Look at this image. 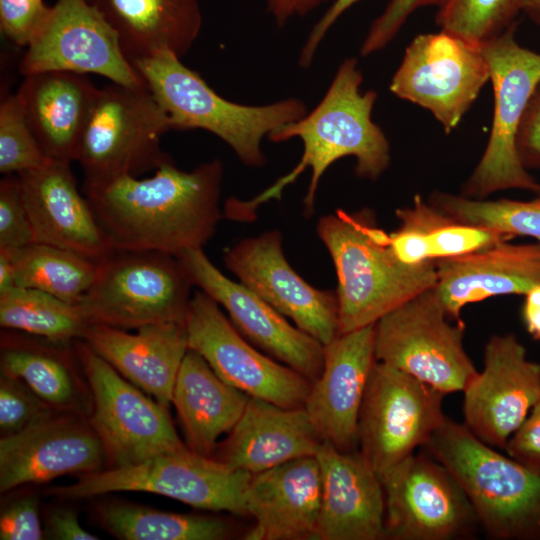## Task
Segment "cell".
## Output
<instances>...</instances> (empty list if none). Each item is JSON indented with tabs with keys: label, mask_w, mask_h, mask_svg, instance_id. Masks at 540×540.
Here are the masks:
<instances>
[{
	"label": "cell",
	"mask_w": 540,
	"mask_h": 540,
	"mask_svg": "<svg viewBox=\"0 0 540 540\" xmlns=\"http://www.w3.org/2000/svg\"><path fill=\"white\" fill-rule=\"evenodd\" d=\"M315 456L321 478L315 540L386 539L383 487L361 454L323 441Z\"/></svg>",
	"instance_id": "23"
},
{
	"label": "cell",
	"mask_w": 540,
	"mask_h": 540,
	"mask_svg": "<svg viewBox=\"0 0 540 540\" xmlns=\"http://www.w3.org/2000/svg\"><path fill=\"white\" fill-rule=\"evenodd\" d=\"M396 216L422 233L433 261L464 256L512 239L489 228L460 222L420 195L414 197L411 206L398 208Z\"/></svg>",
	"instance_id": "35"
},
{
	"label": "cell",
	"mask_w": 540,
	"mask_h": 540,
	"mask_svg": "<svg viewBox=\"0 0 540 540\" xmlns=\"http://www.w3.org/2000/svg\"><path fill=\"white\" fill-rule=\"evenodd\" d=\"M522 12L532 22L540 25V0H522Z\"/></svg>",
	"instance_id": "51"
},
{
	"label": "cell",
	"mask_w": 540,
	"mask_h": 540,
	"mask_svg": "<svg viewBox=\"0 0 540 540\" xmlns=\"http://www.w3.org/2000/svg\"><path fill=\"white\" fill-rule=\"evenodd\" d=\"M463 393L464 424L482 442L505 449L540 400V363L528 359L514 334L493 335L484 349L482 371Z\"/></svg>",
	"instance_id": "18"
},
{
	"label": "cell",
	"mask_w": 540,
	"mask_h": 540,
	"mask_svg": "<svg viewBox=\"0 0 540 540\" xmlns=\"http://www.w3.org/2000/svg\"><path fill=\"white\" fill-rule=\"evenodd\" d=\"M522 0H443L435 16L441 30L481 45L518 24Z\"/></svg>",
	"instance_id": "37"
},
{
	"label": "cell",
	"mask_w": 540,
	"mask_h": 540,
	"mask_svg": "<svg viewBox=\"0 0 540 540\" xmlns=\"http://www.w3.org/2000/svg\"><path fill=\"white\" fill-rule=\"evenodd\" d=\"M521 316L529 335L534 340L540 341V286L534 287L524 295Z\"/></svg>",
	"instance_id": "49"
},
{
	"label": "cell",
	"mask_w": 540,
	"mask_h": 540,
	"mask_svg": "<svg viewBox=\"0 0 540 540\" xmlns=\"http://www.w3.org/2000/svg\"><path fill=\"white\" fill-rule=\"evenodd\" d=\"M35 242L16 174L0 181V247L22 248Z\"/></svg>",
	"instance_id": "40"
},
{
	"label": "cell",
	"mask_w": 540,
	"mask_h": 540,
	"mask_svg": "<svg viewBox=\"0 0 540 540\" xmlns=\"http://www.w3.org/2000/svg\"><path fill=\"white\" fill-rule=\"evenodd\" d=\"M443 0H390L383 12L372 22L360 48L368 56L386 47L416 10L439 6Z\"/></svg>",
	"instance_id": "42"
},
{
	"label": "cell",
	"mask_w": 540,
	"mask_h": 540,
	"mask_svg": "<svg viewBox=\"0 0 540 540\" xmlns=\"http://www.w3.org/2000/svg\"><path fill=\"white\" fill-rule=\"evenodd\" d=\"M32 1H43V0H32Z\"/></svg>",
	"instance_id": "52"
},
{
	"label": "cell",
	"mask_w": 540,
	"mask_h": 540,
	"mask_svg": "<svg viewBox=\"0 0 540 540\" xmlns=\"http://www.w3.org/2000/svg\"><path fill=\"white\" fill-rule=\"evenodd\" d=\"M118 35L132 63L161 51L184 56L202 27L199 0H88Z\"/></svg>",
	"instance_id": "29"
},
{
	"label": "cell",
	"mask_w": 540,
	"mask_h": 540,
	"mask_svg": "<svg viewBox=\"0 0 540 540\" xmlns=\"http://www.w3.org/2000/svg\"><path fill=\"white\" fill-rule=\"evenodd\" d=\"M103 527L123 540H223L233 525L219 517L179 514L128 503H107L98 509Z\"/></svg>",
	"instance_id": "32"
},
{
	"label": "cell",
	"mask_w": 540,
	"mask_h": 540,
	"mask_svg": "<svg viewBox=\"0 0 540 540\" xmlns=\"http://www.w3.org/2000/svg\"><path fill=\"white\" fill-rule=\"evenodd\" d=\"M330 0H266V10L278 27L293 17H303Z\"/></svg>",
	"instance_id": "48"
},
{
	"label": "cell",
	"mask_w": 540,
	"mask_h": 540,
	"mask_svg": "<svg viewBox=\"0 0 540 540\" xmlns=\"http://www.w3.org/2000/svg\"><path fill=\"white\" fill-rule=\"evenodd\" d=\"M379 478L388 539L450 540L469 535L478 523L458 481L428 453H413Z\"/></svg>",
	"instance_id": "16"
},
{
	"label": "cell",
	"mask_w": 540,
	"mask_h": 540,
	"mask_svg": "<svg viewBox=\"0 0 540 540\" xmlns=\"http://www.w3.org/2000/svg\"><path fill=\"white\" fill-rule=\"evenodd\" d=\"M185 324L188 348L200 354L223 381L281 407L304 406L311 382L257 350L200 289L191 297Z\"/></svg>",
	"instance_id": "14"
},
{
	"label": "cell",
	"mask_w": 540,
	"mask_h": 540,
	"mask_svg": "<svg viewBox=\"0 0 540 540\" xmlns=\"http://www.w3.org/2000/svg\"><path fill=\"white\" fill-rule=\"evenodd\" d=\"M192 286L174 255L114 250L99 260L96 279L77 305L90 324L137 329L185 321Z\"/></svg>",
	"instance_id": "7"
},
{
	"label": "cell",
	"mask_w": 540,
	"mask_h": 540,
	"mask_svg": "<svg viewBox=\"0 0 540 540\" xmlns=\"http://www.w3.org/2000/svg\"><path fill=\"white\" fill-rule=\"evenodd\" d=\"M49 159L37 141L17 94L0 102V172L4 175L40 168Z\"/></svg>",
	"instance_id": "38"
},
{
	"label": "cell",
	"mask_w": 540,
	"mask_h": 540,
	"mask_svg": "<svg viewBox=\"0 0 540 540\" xmlns=\"http://www.w3.org/2000/svg\"><path fill=\"white\" fill-rule=\"evenodd\" d=\"M132 64L169 115L173 130H206L229 145L249 167L266 163L261 147L265 136L307 114L298 98L261 106L229 101L168 50Z\"/></svg>",
	"instance_id": "5"
},
{
	"label": "cell",
	"mask_w": 540,
	"mask_h": 540,
	"mask_svg": "<svg viewBox=\"0 0 540 540\" xmlns=\"http://www.w3.org/2000/svg\"><path fill=\"white\" fill-rule=\"evenodd\" d=\"M251 476L186 447L135 465L79 475L77 482L54 487L49 494L80 499L120 491L148 492L197 509L247 516L245 495Z\"/></svg>",
	"instance_id": "9"
},
{
	"label": "cell",
	"mask_w": 540,
	"mask_h": 540,
	"mask_svg": "<svg viewBox=\"0 0 540 540\" xmlns=\"http://www.w3.org/2000/svg\"><path fill=\"white\" fill-rule=\"evenodd\" d=\"M250 396L223 381L197 352L188 349L172 394L187 447L213 456L218 439L242 416Z\"/></svg>",
	"instance_id": "30"
},
{
	"label": "cell",
	"mask_w": 540,
	"mask_h": 540,
	"mask_svg": "<svg viewBox=\"0 0 540 540\" xmlns=\"http://www.w3.org/2000/svg\"><path fill=\"white\" fill-rule=\"evenodd\" d=\"M516 27L479 45L489 69L494 112L486 148L462 186L466 197L485 199L509 189L540 195V182L521 163L516 144L526 106L540 81V53L516 41Z\"/></svg>",
	"instance_id": "8"
},
{
	"label": "cell",
	"mask_w": 540,
	"mask_h": 540,
	"mask_svg": "<svg viewBox=\"0 0 540 540\" xmlns=\"http://www.w3.org/2000/svg\"><path fill=\"white\" fill-rule=\"evenodd\" d=\"M222 180L219 159L191 171L170 159L150 177L123 176L82 191L114 250L178 256L214 235L223 218Z\"/></svg>",
	"instance_id": "1"
},
{
	"label": "cell",
	"mask_w": 540,
	"mask_h": 540,
	"mask_svg": "<svg viewBox=\"0 0 540 540\" xmlns=\"http://www.w3.org/2000/svg\"><path fill=\"white\" fill-rule=\"evenodd\" d=\"M362 82L363 74L357 59H344L318 105L267 136L276 143L301 139L304 149L300 162L253 199L228 198L224 204V218L253 221L260 205L280 199L283 189L307 168L311 169V179L304 198V212L311 216L322 175L330 165L344 157L355 158L354 170L358 177L379 178L390 165V145L371 116L378 94L374 90L362 92Z\"/></svg>",
	"instance_id": "2"
},
{
	"label": "cell",
	"mask_w": 540,
	"mask_h": 540,
	"mask_svg": "<svg viewBox=\"0 0 540 540\" xmlns=\"http://www.w3.org/2000/svg\"><path fill=\"white\" fill-rule=\"evenodd\" d=\"M316 231L337 275L339 334L375 324L437 283L435 261L401 263L388 245V233L368 208L322 216Z\"/></svg>",
	"instance_id": "3"
},
{
	"label": "cell",
	"mask_w": 540,
	"mask_h": 540,
	"mask_svg": "<svg viewBox=\"0 0 540 540\" xmlns=\"http://www.w3.org/2000/svg\"><path fill=\"white\" fill-rule=\"evenodd\" d=\"M176 257L194 286L226 310L230 321L250 343L311 383L319 377L324 364L323 344L290 324L284 315L242 283L224 275L203 248L186 250Z\"/></svg>",
	"instance_id": "19"
},
{
	"label": "cell",
	"mask_w": 540,
	"mask_h": 540,
	"mask_svg": "<svg viewBox=\"0 0 540 540\" xmlns=\"http://www.w3.org/2000/svg\"><path fill=\"white\" fill-rule=\"evenodd\" d=\"M322 442L304 407L285 408L250 397L213 457L234 469L256 474L294 459L315 456Z\"/></svg>",
	"instance_id": "27"
},
{
	"label": "cell",
	"mask_w": 540,
	"mask_h": 540,
	"mask_svg": "<svg viewBox=\"0 0 540 540\" xmlns=\"http://www.w3.org/2000/svg\"><path fill=\"white\" fill-rule=\"evenodd\" d=\"M45 536L56 540H97L99 537L86 531L78 520L77 513L68 508L49 512Z\"/></svg>",
	"instance_id": "47"
},
{
	"label": "cell",
	"mask_w": 540,
	"mask_h": 540,
	"mask_svg": "<svg viewBox=\"0 0 540 540\" xmlns=\"http://www.w3.org/2000/svg\"><path fill=\"white\" fill-rule=\"evenodd\" d=\"M62 349L23 337L3 335L1 373L21 380L37 396L57 410L75 409L76 378Z\"/></svg>",
	"instance_id": "31"
},
{
	"label": "cell",
	"mask_w": 540,
	"mask_h": 540,
	"mask_svg": "<svg viewBox=\"0 0 540 540\" xmlns=\"http://www.w3.org/2000/svg\"><path fill=\"white\" fill-rule=\"evenodd\" d=\"M16 286L78 304L94 283L98 262L57 246L34 242L14 253Z\"/></svg>",
	"instance_id": "33"
},
{
	"label": "cell",
	"mask_w": 540,
	"mask_h": 540,
	"mask_svg": "<svg viewBox=\"0 0 540 540\" xmlns=\"http://www.w3.org/2000/svg\"><path fill=\"white\" fill-rule=\"evenodd\" d=\"M53 411L54 408L21 380L1 373L0 429L3 436L19 432Z\"/></svg>",
	"instance_id": "39"
},
{
	"label": "cell",
	"mask_w": 540,
	"mask_h": 540,
	"mask_svg": "<svg viewBox=\"0 0 540 540\" xmlns=\"http://www.w3.org/2000/svg\"><path fill=\"white\" fill-rule=\"evenodd\" d=\"M70 164L50 160L40 168L16 174L35 242L99 261L114 249L78 189Z\"/></svg>",
	"instance_id": "22"
},
{
	"label": "cell",
	"mask_w": 540,
	"mask_h": 540,
	"mask_svg": "<svg viewBox=\"0 0 540 540\" xmlns=\"http://www.w3.org/2000/svg\"><path fill=\"white\" fill-rule=\"evenodd\" d=\"M435 286L375 323V359L445 395L463 392L478 371L464 348V322L449 320Z\"/></svg>",
	"instance_id": "10"
},
{
	"label": "cell",
	"mask_w": 540,
	"mask_h": 540,
	"mask_svg": "<svg viewBox=\"0 0 540 540\" xmlns=\"http://www.w3.org/2000/svg\"><path fill=\"white\" fill-rule=\"evenodd\" d=\"M360 0H334L327 11L313 26L299 55V66L302 68L310 67L318 46L331 26L343 15L346 10L351 8Z\"/></svg>",
	"instance_id": "46"
},
{
	"label": "cell",
	"mask_w": 540,
	"mask_h": 540,
	"mask_svg": "<svg viewBox=\"0 0 540 540\" xmlns=\"http://www.w3.org/2000/svg\"><path fill=\"white\" fill-rule=\"evenodd\" d=\"M107 461L101 440L76 415L55 411L0 440V491L44 483L66 474L102 470Z\"/></svg>",
	"instance_id": "20"
},
{
	"label": "cell",
	"mask_w": 540,
	"mask_h": 540,
	"mask_svg": "<svg viewBox=\"0 0 540 540\" xmlns=\"http://www.w3.org/2000/svg\"><path fill=\"white\" fill-rule=\"evenodd\" d=\"M49 10L44 1L0 0V31L14 45L27 47Z\"/></svg>",
	"instance_id": "41"
},
{
	"label": "cell",
	"mask_w": 540,
	"mask_h": 540,
	"mask_svg": "<svg viewBox=\"0 0 540 540\" xmlns=\"http://www.w3.org/2000/svg\"><path fill=\"white\" fill-rule=\"evenodd\" d=\"M98 90L85 74L48 71L24 77L17 94L49 159L75 161Z\"/></svg>",
	"instance_id": "28"
},
{
	"label": "cell",
	"mask_w": 540,
	"mask_h": 540,
	"mask_svg": "<svg viewBox=\"0 0 540 540\" xmlns=\"http://www.w3.org/2000/svg\"><path fill=\"white\" fill-rule=\"evenodd\" d=\"M44 536L35 497L17 499L1 511V540H40Z\"/></svg>",
	"instance_id": "43"
},
{
	"label": "cell",
	"mask_w": 540,
	"mask_h": 540,
	"mask_svg": "<svg viewBox=\"0 0 540 540\" xmlns=\"http://www.w3.org/2000/svg\"><path fill=\"white\" fill-rule=\"evenodd\" d=\"M465 492L477 521L500 540H540V472L445 417L423 446Z\"/></svg>",
	"instance_id": "4"
},
{
	"label": "cell",
	"mask_w": 540,
	"mask_h": 540,
	"mask_svg": "<svg viewBox=\"0 0 540 540\" xmlns=\"http://www.w3.org/2000/svg\"><path fill=\"white\" fill-rule=\"evenodd\" d=\"M170 130L169 115L148 87L111 83L99 89L75 158L83 186L155 171L172 159L160 144Z\"/></svg>",
	"instance_id": "6"
},
{
	"label": "cell",
	"mask_w": 540,
	"mask_h": 540,
	"mask_svg": "<svg viewBox=\"0 0 540 540\" xmlns=\"http://www.w3.org/2000/svg\"><path fill=\"white\" fill-rule=\"evenodd\" d=\"M490 81L480 46L441 30L407 46L389 84L398 98L428 110L449 134Z\"/></svg>",
	"instance_id": "13"
},
{
	"label": "cell",
	"mask_w": 540,
	"mask_h": 540,
	"mask_svg": "<svg viewBox=\"0 0 540 540\" xmlns=\"http://www.w3.org/2000/svg\"><path fill=\"white\" fill-rule=\"evenodd\" d=\"M436 290L453 321L468 304L499 295H525L540 286V241L498 243L464 256L435 261Z\"/></svg>",
	"instance_id": "25"
},
{
	"label": "cell",
	"mask_w": 540,
	"mask_h": 540,
	"mask_svg": "<svg viewBox=\"0 0 540 540\" xmlns=\"http://www.w3.org/2000/svg\"><path fill=\"white\" fill-rule=\"evenodd\" d=\"M320 498L316 456L294 459L252 474L245 504L247 516L255 523L243 539H315Z\"/></svg>",
	"instance_id": "24"
},
{
	"label": "cell",
	"mask_w": 540,
	"mask_h": 540,
	"mask_svg": "<svg viewBox=\"0 0 540 540\" xmlns=\"http://www.w3.org/2000/svg\"><path fill=\"white\" fill-rule=\"evenodd\" d=\"M375 324L338 334L324 346V364L304 409L322 441L342 452L358 449V420L375 359Z\"/></svg>",
	"instance_id": "21"
},
{
	"label": "cell",
	"mask_w": 540,
	"mask_h": 540,
	"mask_svg": "<svg viewBox=\"0 0 540 540\" xmlns=\"http://www.w3.org/2000/svg\"><path fill=\"white\" fill-rule=\"evenodd\" d=\"M15 249L0 247V293L17 287L14 261Z\"/></svg>",
	"instance_id": "50"
},
{
	"label": "cell",
	"mask_w": 540,
	"mask_h": 540,
	"mask_svg": "<svg viewBox=\"0 0 540 540\" xmlns=\"http://www.w3.org/2000/svg\"><path fill=\"white\" fill-rule=\"evenodd\" d=\"M516 144L523 166L527 170L540 169V81L526 106Z\"/></svg>",
	"instance_id": "45"
},
{
	"label": "cell",
	"mask_w": 540,
	"mask_h": 540,
	"mask_svg": "<svg viewBox=\"0 0 540 540\" xmlns=\"http://www.w3.org/2000/svg\"><path fill=\"white\" fill-rule=\"evenodd\" d=\"M75 354L92 394L89 423L110 467L135 465L187 447L166 406L132 385L84 340H77Z\"/></svg>",
	"instance_id": "11"
},
{
	"label": "cell",
	"mask_w": 540,
	"mask_h": 540,
	"mask_svg": "<svg viewBox=\"0 0 540 540\" xmlns=\"http://www.w3.org/2000/svg\"><path fill=\"white\" fill-rule=\"evenodd\" d=\"M445 394L376 361L358 420V452L378 476L424 446L445 419Z\"/></svg>",
	"instance_id": "12"
},
{
	"label": "cell",
	"mask_w": 540,
	"mask_h": 540,
	"mask_svg": "<svg viewBox=\"0 0 540 540\" xmlns=\"http://www.w3.org/2000/svg\"><path fill=\"white\" fill-rule=\"evenodd\" d=\"M428 201L464 223L489 228L510 236H527L540 241V195L531 200L476 199L440 191Z\"/></svg>",
	"instance_id": "36"
},
{
	"label": "cell",
	"mask_w": 540,
	"mask_h": 540,
	"mask_svg": "<svg viewBox=\"0 0 540 540\" xmlns=\"http://www.w3.org/2000/svg\"><path fill=\"white\" fill-rule=\"evenodd\" d=\"M136 332L90 324L81 340L124 378L168 407L188 351L185 321L143 325Z\"/></svg>",
	"instance_id": "26"
},
{
	"label": "cell",
	"mask_w": 540,
	"mask_h": 540,
	"mask_svg": "<svg viewBox=\"0 0 540 540\" xmlns=\"http://www.w3.org/2000/svg\"><path fill=\"white\" fill-rule=\"evenodd\" d=\"M0 325L64 344L82 339L90 323L77 304L37 289L14 287L0 293Z\"/></svg>",
	"instance_id": "34"
},
{
	"label": "cell",
	"mask_w": 540,
	"mask_h": 540,
	"mask_svg": "<svg viewBox=\"0 0 540 540\" xmlns=\"http://www.w3.org/2000/svg\"><path fill=\"white\" fill-rule=\"evenodd\" d=\"M223 260L240 283L324 346L339 334L336 291L313 287L291 267L280 231L240 240Z\"/></svg>",
	"instance_id": "17"
},
{
	"label": "cell",
	"mask_w": 540,
	"mask_h": 540,
	"mask_svg": "<svg viewBox=\"0 0 540 540\" xmlns=\"http://www.w3.org/2000/svg\"><path fill=\"white\" fill-rule=\"evenodd\" d=\"M504 450L511 458L540 472V400L511 435Z\"/></svg>",
	"instance_id": "44"
},
{
	"label": "cell",
	"mask_w": 540,
	"mask_h": 540,
	"mask_svg": "<svg viewBox=\"0 0 540 540\" xmlns=\"http://www.w3.org/2000/svg\"><path fill=\"white\" fill-rule=\"evenodd\" d=\"M19 73L96 74L141 88L144 79L125 56L117 33L88 0H58L21 57Z\"/></svg>",
	"instance_id": "15"
}]
</instances>
